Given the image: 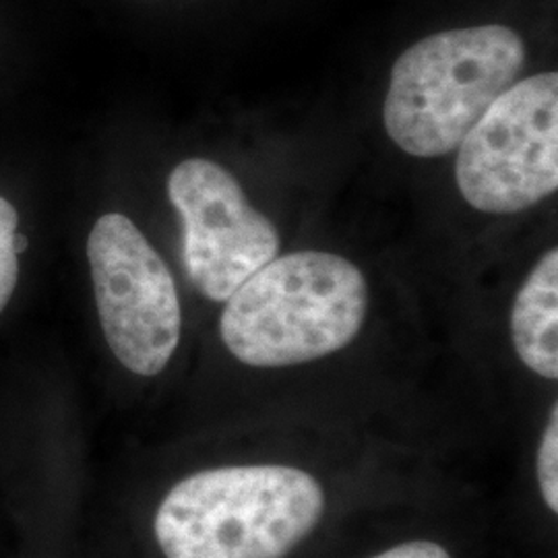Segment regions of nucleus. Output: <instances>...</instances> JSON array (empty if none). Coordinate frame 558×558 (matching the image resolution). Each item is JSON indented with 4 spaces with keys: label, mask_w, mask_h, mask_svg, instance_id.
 Instances as JSON below:
<instances>
[{
    "label": "nucleus",
    "mask_w": 558,
    "mask_h": 558,
    "mask_svg": "<svg viewBox=\"0 0 558 558\" xmlns=\"http://www.w3.org/2000/svg\"><path fill=\"white\" fill-rule=\"evenodd\" d=\"M323 511V486L304 470L223 465L180 480L154 530L166 558H286Z\"/></svg>",
    "instance_id": "1"
},
{
    "label": "nucleus",
    "mask_w": 558,
    "mask_h": 558,
    "mask_svg": "<svg viewBox=\"0 0 558 558\" xmlns=\"http://www.w3.org/2000/svg\"><path fill=\"white\" fill-rule=\"evenodd\" d=\"M368 313V286L354 263L304 251L276 257L226 300L220 333L242 364L283 368L350 345Z\"/></svg>",
    "instance_id": "2"
},
{
    "label": "nucleus",
    "mask_w": 558,
    "mask_h": 558,
    "mask_svg": "<svg viewBox=\"0 0 558 558\" xmlns=\"http://www.w3.org/2000/svg\"><path fill=\"white\" fill-rule=\"evenodd\" d=\"M525 62L518 32L476 25L440 32L410 46L393 64L383 120L405 154L439 158L515 81Z\"/></svg>",
    "instance_id": "3"
},
{
    "label": "nucleus",
    "mask_w": 558,
    "mask_h": 558,
    "mask_svg": "<svg viewBox=\"0 0 558 558\" xmlns=\"http://www.w3.org/2000/svg\"><path fill=\"white\" fill-rule=\"evenodd\" d=\"M459 193L484 214H518L558 189V75L513 83L459 143Z\"/></svg>",
    "instance_id": "4"
},
{
    "label": "nucleus",
    "mask_w": 558,
    "mask_h": 558,
    "mask_svg": "<svg viewBox=\"0 0 558 558\" xmlns=\"http://www.w3.org/2000/svg\"><path fill=\"white\" fill-rule=\"evenodd\" d=\"M101 331L124 368L156 377L179 348L182 311L174 278L140 228L106 214L87 240Z\"/></svg>",
    "instance_id": "5"
},
{
    "label": "nucleus",
    "mask_w": 558,
    "mask_h": 558,
    "mask_svg": "<svg viewBox=\"0 0 558 558\" xmlns=\"http://www.w3.org/2000/svg\"><path fill=\"white\" fill-rule=\"evenodd\" d=\"M168 197L182 218V260L205 299L226 302L279 253L278 230L220 163L180 161Z\"/></svg>",
    "instance_id": "6"
},
{
    "label": "nucleus",
    "mask_w": 558,
    "mask_h": 558,
    "mask_svg": "<svg viewBox=\"0 0 558 558\" xmlns=\"http://www.w3.org/2000/svg\"><path fill=\"white\" fill-rule=\"evenodd\" d=\"M519 360L539 377H558V251L546 253L519 290L511 313Z\"/></svg>",
    "instance_id": "7"
},
{
    "label": "nucleus",
    "mask_w": 558,
    "mask_h": 558,
    "mask_svg": "<svg viewBox=\"0 0 558 558\" xmlns=\"http://www.w3.org/2000/svg\"><path fill=\"white\" fill-rule=\"evenodd\" d=\"M20 216L15 207L0 197V313L9 304L20 279V253L15 248Z\"/></svg>",
    "instance_id": "8"
},
{
    "label": "nucleus",
    "mask_w": 558,
    "mask_h": 558,
    "mask_svg": "<svg viewBox=\"0 0 558 558\" xmlns=\"http://www.w3.org/2000/svg\"><path fill=\"white\" fill-rule=\"evenodd\" d=\"M538 484L546 507L558 513V408L550 410V418L542 433L538 447Z\"/></svg>",
    "instance_id": "9"
},
{
    "label": "nucleus",
    "mask_w": 558,
    "mask_h": 558,
    "mask_svg": "<svg viewBox=\"0 0 558 558\" xmlns=\"http://www.w3.org/2000/svg\"><path fill=\"white\" fill-rule=\"evenodd\" d=\"M373 558H451L447 548L430 539H412L398 544Z\"/></svg>",
    "instance_id": "10"
}]
</instances>
